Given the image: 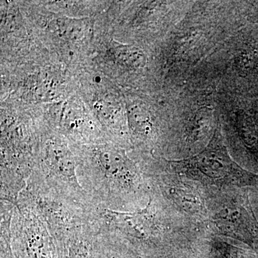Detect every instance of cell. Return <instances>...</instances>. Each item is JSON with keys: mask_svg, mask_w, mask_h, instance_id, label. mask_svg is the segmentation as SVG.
I'll return each instance as SVG.
<instances>
[{"mask_svg": "<svg viewBox=\"0 0 258 258\" xmlns=\"http://www.w3.org/2000/svg\"><path fill=\"white\" fill-rule=\"evenodd\" d=\"M78 176L83 189L103 208L113 211L135 212L150 198L144 176L113 145L93 148L78 162Z\"/></svg>", "mask_w": 258, "mask_h": 258, "instance_id": "6da1fadb", "label": "cell"}, {"mask_svg": "<svg viewBox=\"0 0 258 258\" xmlns=\"http://www.w3.org/2000/svg\"><path fill=\"white\" fill-rule=\"evenodd\" d=\"M16 204L34 212L45 224L54 239L93 223V212L51 189L34 170Z\"/></svg>", "mask_w": 258, "mask_h": 258, "instance_id": "7a4b0ae2", "label": "cell"}, {"mask_svg": "<svg viewBox=\"0 0 258 258\" xmlns=\"http://www.w3.org/2000/svg\"><path fill=\"white\" fill-rule=\"evenodd\" d=\"M169 163L180 174L219 187L258 184L257 175L244 170L230 157L220 126L215 129L210 143L201 152Z\"/></svg>", "mask_w": 258, "mask_h": 258, "instance_id": "3957f363", "label": "cell"}, {"mask_svg": "<svg viewBox=\"0 0 258 258\" xmlns=\"http://www.w3.org/2000/svg\"><path fill=\"white\" fill-rule=\"evenodd\" d=\"M34 171L40 174L51 189L88 211L92 212L99 207L80 183L77 160L61 139H47L41 160Z\"/></svg>", "mask_w": 258, "mask_h": 258, "instance_id": "277c9868", "label": "cell"}, {"mask_svg": "<svg viewBox=\"0 0 258 258\" xmlns=\"http://www.w3.org/2000/svg\"><path fill=\"white\" fill-rule=\"evenodd\" d=\"M10 244L15 258H58L55 240L45 224L17 204L10 221Z\"/></svg>", "mask_w": 258, "mask_h": 258, "instance_id": "5b68a950", "label": "cell"}, {"mask_svg": "<svg viewBox=\"0 0 258 258\" xmlns=\"http://www.w3.org/2000/svg\"><path fill=\"white\" fill-rule=\"evenodd\" d=\"M54 240L58 258H107L101 237L93 223Z\"/></svg>", "mask_w": 258, "mask_h": 258, "instance_id": "8992f818", "label": "cell"}, {"mask_svg": "<svg viewBox=\"0 0 258 258\" xmlns=\"http://www.w3.org/2000/svg\"><path fill=\"white\" fill-rule=\"evenodd\" d=\"M212 222L222 235L244 238L249 235V215L241 205H235L232 201L224 203L215 210Z\"/></svg>", "mask_w": 258, "mask_h": 258, "instance_id": "52a82bcc", "label": "cell"}, {"mask_svg": "<svg viewBox=\"0 0 258 258\" xmlns=\"http://www.w3.org/2000/svg\"><path fill=\"white\" fill-rule=\"evenodd\" d=\"M107 258H144L124 242L106 235H100Z\"/></svg>", "mask_w": 258, "mask_h": 258, "instance_id": "ba28073f", "label": "cell"}, {"mask_svg": "<svg viewBox=\"0 0 258 258\" xmlns=\"http://www.w3.org/2000/svg\"><path fill=\"white\" fill-rule=\"evenodd\" d=\"M235 258H258V257L252 253H249V252H244L242 250H239V252H236Z\"/></svg>", "mask_w": 258, "mask_h": 258, "instance_id": "9c48e42d", "label": "cell"}, {"mask_svg": "<svg viewBox=\"0 0 258 258\" xmlns=\"http://www.w3.org/2000/svg\"><path fill=\"white\" fill-rule=\"evenodd\" d=\"M1 258H15L13 254H2Z\"/></svg>", "mask_w": 258, "mask_h": 258, "instance_id": "30bf717a", "label": "cell"}]
</instances>
